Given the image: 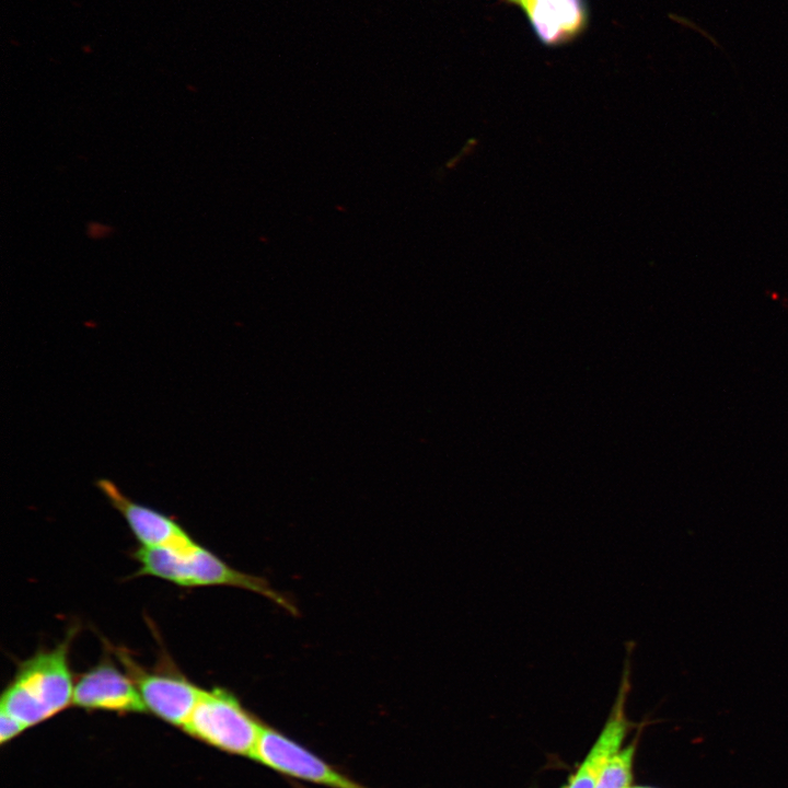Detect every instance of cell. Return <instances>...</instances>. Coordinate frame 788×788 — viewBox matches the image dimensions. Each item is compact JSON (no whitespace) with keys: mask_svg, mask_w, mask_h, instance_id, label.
<instances>
[{"mask_svg":"<svg viewBox=\"0 0 788 788\" xmlns=\"http://www.w3.org/2000/svg\"><path fill=\"white\" fill-rule=\"evenodd\" d=\"M77 629L53 649L39 650L19 664L1 696V711L26 728L37 725L72 703L74 683L69 665L70 645Z\"/></svg>","mask_w":788,"mask_h":788,"instance_id":"1","label":"cell"},{"mask_svg":"<svg viewBox=\"0 0 788 788\" xmlns=\"http://www.w3.org/2000/svg\"><path fill=\"white\" fill-rule=\"evenodd\" d=\"M134 558L139 564L136 576L157 577L185 588L211 586L240 588L265 596L290 614L298 612L296 605L274 589L265 578L229 566L195 541L176 547L140 546L135 551Z\"/></svg>","mask_w":788,"mask_h":788,"instance_id":"2","label":"cell"},{"mask_svg":"<svg viewBox=\"0 0 788 788\" xmlns=\"http://www.w3.org/2000/svg\"><path fill=\"white\" fill-rule=\"evenodd\" d=\"M263 726L232 693L217 687L202 690L184 729L223 752L251 757Z\"/></svg>","mask_w":788,"mask_h":788,"instance_id":"3","label":"cell"},{"mask_svg":"<svg viewBox=\"0 0 788 788\" xmlns=\"http://www.w3.org/2000/svg\"><path fill=\"white\" fill-rule=\"evenodd\" d=\"M251 758L282 776L327 788H370L266 723Z\"/></svg>","mask_w":788,"mask_h":788,"instance_id":"4","label":"cell"},{"mask_svg":"<svg viewBox=\"0 0 788 788\" xmlns=\"http://www.w3.org/2000/svg\"><path fill=\"white\" fill-rule=\"evenodd\" d=\"M117 657L135 682L146 709L175 726L186 723L202 690L174 672H150L140 668L123 650Z\"/></svg>","mask_w":788,"mask_h":788,"instance_id":"5","label":"cell"},{"mask_svg":"<svg viewBox=\"0 0 788 788\" xmlns=\"http://www.w3.org/2000/svg\"><path fill=\"white\" fill-rule=\"evenodd\" d=\"M634 642L629 641L626 648L624 667L619 686L611 711L595 741L587 752L577 768L570 774L561 788H595L600 773L606 762L614 755L634 727L627 718L626 703L631 690V652Z\"/></svg>","mask_w":788,"mask_h":788,"instance_id":"6","label":"cell"},{"mask_svg":"<svg viewBox=\"0 0 788 788\" xmlns=\"http://www.w3.org/2000/svg\"><path fill=\"white\" fill-rule=\"evenodd\" d=\"M72 704L85 709L120 712L146 710L132 679L107 658L80 675L74 683Z\"/></svg>","mask_w":788,"mask_h":788,"instance_id":"7","label":"cell"},{"mask_svg":"<svg viewBox=\"0 0 788 788\" xmlns=\"http://www.w3.org/2000/svg\"><path fill=\"white\" fill-rule=\"evenodd\" d=\"M95 485L123 515L142 547H176L194 542L172 517L131 500L113 480L103 477L96 479Z\"/></svg>","mask_w":788,"mask_h":788,"instance_id":"8","label":"cell"},{"mask_svg":"<svg viewBox=\"0 0 788 788\" xmlns=\"http://www.w3.org/2000/svg\"><path fill=\"white\" fill-rule=\"evenodd\" d=\"M519 5L540 40L549 46L576 37L587 24L583 0H508Z\"/></svg>","mask_w":788,"mask_h":788,"instance_id":"9","label":"cell"},{"mask_svg":"<svg viewBox=\"0 0 788 788\" xmlns=\"http://www.w3.org/2000/svg\"><path fill=\"white\" fill-rule=\"evenodd\" d=\"M646 723V721L641 723L631 742L622 746L610 757L600 773L595 788H630L633 786L636 752Z\"/></svg>","mask_w":788,"mask_h":788,"instance_id":"10","label":"cell"},{"mask_svg":"<svg viewBox=\"0 0 788 788\" xmlns=\"http://www.w3.org/2000/svg\"><path fill=\"white\" fill-rule=\"evenodd\" d=\"M26 727L14 717L1 711L0 715V741L4 743L20 734Z\"/></svg>","mask_w":788,"mask_h":788,"instance_id":"11","label":"cell"},{"mask_svg":"<svg viewBox=\"0 0 788 788\" xmlns=\"http://www.w3.org/2000/svg\"><path fill=\"white\" fill-rule=\"evenodd\" d=\"M630 788H658V787H653V786H649V785H635V786H631Z\"/></svg>","mask_w":788,"mask_h":788,"instance_id":"12","label":"cell"}]
</instances>
